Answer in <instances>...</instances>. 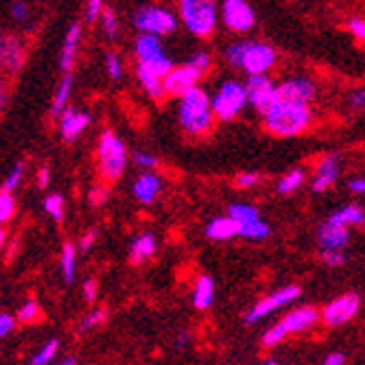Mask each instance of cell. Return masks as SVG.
I'll use <instances>...</instances> for the list:
<instances>
[{
	"mask_svg": "<svg viewBox=\"0 0 365 365\" xmlns=\"http://www.w3.org/2000/svg\"><path fill=\"white\" fill-rule=\"evenodd\" d=\"M313 120V112L304 103H291V101H278L264 114V125L272 134L280 138H291L302 134L309 129Z\"/></svg>",
	"mask_w": 365,
	"mask_h": 365,
	"instance_id": "1",
	"label": "cell"
},
{
	"mask_svg": "<svg viewBox=\"0 0 365 365\" xmlns=\"http://www.w3.org/2000/svg\"><path fill=\"white\" fill-rule=\"evenodd\" d=\"M225 59L235 68L245 71L250 77L267 75V71L276 63V51L262 42H235L225 48Z\"/></svg>",
	"mask_w": 365,
	"mask_h": 365,
	"instance_id": "2",
	"label": "cell"
},
{
	"mask_svg": "<svg viewBox=\"0 0 365 365\" xmlns=\"http://www.w3.org/2000/svg\"><path fill=\"white\" fill-rule=\"evenodd\" d=\"M212 120H215L212 98L202 88H195L186 96H182L180 123L184 131H188L190 136H202L212 127Z\"/></svg>",
	"mask_w": 365,
	"mask_h": 365,
	"instance_id": "3",
	"label": "cell"
},
{
	"mask_svg": "<svg viewBox=\"0 0 365 365\" xmlns=\"http://www.w3.org/2000/svg\"><path fill=\"white\" fill-rule=\"evenodd\" d=\"M217 0H180V20L195 38H208L219 22Z\"/></svg>",
	"mask_w": 365,
	"mask_h": 365,
	"instance_id": "4",
	"label": "cell"
},
{
	"mask_svg": "<svg viewBox=\"0 0 365 365\" xmlns=\"http://www.w3.org/2000/svg\"><path fill=\"white\" fill-rule=\"evenodd\" d=\"M317 322V311L313 307H300V309H293L291 313H287L276 326H272L269 330H264L262 335V346L274 348L278 344H282L287 337L297 335V333H304L309 330L313 324Z\"/></svg>",
	"mask_w": 365,
	"mask_h": 365,
	"instance_id": "5",
	"label": "cell"
},
{
	"mask_svg": "<svg viewBox=\"0 0 365 365\" xmlns=\"http://www.w3.org/2000/svg\"><path fill=\"white\" fill-rule=\"evenodd\" d=\"M98 169L106 180H118L127 167V149L125 143L114 134V131H103L98 138Z\"/></svg>",
	"mask_w": 365,
	"mask_h": 365,
	"instance_id": "6",
	"label": "cell"
},
{
	"mask_svg": "<svg viewBox=\"0 0 365 365\" xmlns=\"http://www.w3.org/2000/svg\"><path fill=\"white\" fill-rule=\"evenodd\" d=\"M247 103H250L247 88L241 81H223L219 90L212 94V110L219 120L237 118Z\"/></svg>",
	"mask_w": 365,
	"mask_h": 365,
	"instance_id": "7",
	"label": "cell"
},
{
	"mask_svg": "<svg viewBox=\"0 0 365 365\" xmlns=\"http://www.w3.org/2000/svg\"><path fill=\"white\" fill-rule=\"evenodd\" d=\"M134 26L145 33V36H167V33H173L178 26V16L173 11H169L167 7L160 5H147L140 7L134 14Z\"/></svg>",
	"mask_w": 365,
	"mask_h": 365,
	"instance_id": "8",
	"label": "cell"
},
{
	"mask_svg": "<svg viewBox=\"0 0 365 365\" xmlns=\"http://www.w3.org/2000/svg\"><path fill=\"white\" fill-rule=\"evenodd\" d=\"M232 219H235L241 227V237L250 239V241H264L272 235L269 223L264 221L258 212V208L250 206V204H232L230 212Z\"/></svg>",
	"mask_w": 365,
	"mask_h": 365,
	"instance_id": "9",
	"label": "cell"
},
{
	"mask_svg": "<svg viewBox=\"0 0 365 365\" xmlns=\"http://www.w3.org/2000/svg\"><path fill=\"white\" fill-rule=\"evenodd\" d=\"M295 297H300V287H295V284L282 287V289L269 293L267 297H262V300H258V302L250 309V313L245 315V322H247V324H256V322L264 319L267 315H272V313H276V311L289 307V304L295 300Z\"/></svg>",
	"mask_w": 365,
	"mask_h": 365,
	"instance_id": "10",
	"label": "cell"
},
{
	"mask_svg": "<svg viewBox=\"0 0 365 365\" xmlns=\"http://www.w3.org/2000/svg\"><path fill=\"white\" fill-rule=\"evenodd\" d=\"M221 18L227 29L237 31V33H245V31L254 29V24H256V14L247 0H223Z\"/></svg>",
	"mask_w": 365,
	"mask_h": 365,
	"instance_id": "11",
	"label": "cell"
},
{
	"mask_svg": "<svg viewBox=\"0 0 365 365\" xmlns=\"http://www.w3.org/2000/svg\"><path fill=\"white\" fill-rule=\"evenodd\" d=\"M245 88H247V96H250V103L262 112L267 114L269 108L274 103H278V94H276V83L267 77V75H254V77H247L245 81Z\"/></svg>",
	"mask_w": 365,
	"mask_h": 365,
	"instance_id": "12",
	"label": "cell"
},
{
	"mask_svg": "<svg viewBox=\"0 0 365 365\" xmlns=\"http://www.w3.org/2000/svg\"><path fill=\"white\" fill-rule=\"evenodd\" d=\"M276 94H278V101L309 106L317 94V86L309 77H291V79H284L282 83H278Z\"/></svg>",
	"mask_w": 365,
	"mask_h": 365,
	"instance_id": "13",
	"label": "cell"
},
{
	"mask_svg": "<svg viewBox=\"0 0 365 365\" xmlns=\"http://www.w3.org/2000/svg\"><path fill=\"white\" fill-rule=\"evenodd\" d=\"M359 307H361L359 295H354V293L341 295L322 311V319H324L326 326H333V328L344 326L346 322H350L359 313Z\"/></svg>",
	"mask_w": 365,
	"mask_h": 365,
	"instance_id": "14",
	"label": "cell"
},
{
	"mask_svg": "<svg viewBox=\"0 0 365 365\" xmlns=\"http://www.w3.org/2000/svg\"><path fill=\"white\" fill-rule=\"evenodd\" d=\"M199 79H202V77H199L188 63L180 66V68H173L167 77H164V92L171 94V96H180L182 98L190 90L197 88Z\"/></svg>",
	"mask_w": 365,
	"mask_h": 365,
	"instance_id": "15",
	"label": "cell"
},
{
	"mask_svg": "<svg viewBox=\"0 0 365 365\" xmlns=\"http://www.w3.org/2000/svg\"><path fill=\"white\" fill-rule=\"evenodd\" d=\"M90 125V116L86 112H79V110H73L68 108L61 118H59V131H61V138L63 143H73L79 138V134Z\"/></svg>",
	"mask_w": 365,
	"mask_h": 365,
	"instance_id": "16",
	"label": "cell"
},
{
	"mask_svg": "<svg viewBox=\"0 0 365 365\" xmlns=\"http://www.w3.org/2000/svg\"><path fill=\"white\" fill-rule=\"evenodd\" d=\"M317 239H319L322 250H344L350 241V227L326 221L319 230Z\"/></svg>",
	"mask_w": 365,
	"mask_h": 365,
	"instance_id": "17",
	"label": "cell"
},
{
	"mask_svg": "<svg viewBox=\"0 0 365 365\" xmlns=\"http://www.w3.org/2000/svg\"><path fill=\"white\" fill-rule=\"evenodd\" d=\"M339 178V158L337 155H326L319 167H317V173H315V180H313V190L315 192H324L333 186Z\"/></svg>",
	"mask_w": 365,
	"mask_h": 365,
	"instance_id": "18",
	"label": "cell"
},
{
	"mask_svg": "<svg viewBox=\"0 0 365 365\" xmlns=\"http://www.w3.org/2000/svg\"><path fill=\"white\" fill-rule=\"evenodd\" d=\"M131 188H134V197L140 204H153L160 195V190H162V180L155 173H143L136 178V182Z\"/></svg>",
	"mask_w": 365,
	"mask_h": 365,
	"instance_id": "19",
	"label": "cell"
},
{
	"mask_svg": "<svg viewBox=\"0 0 365 365\" xmlns=\"http://www.w3.org/2000/svg\"><path fill=\"white\" fill-rule=\"evenodd\" d=\"M79 42H81V24L79 22H73L71 29L66 31V38H63V46H61V71L68 73L75 63V57H77V51H79Z\"/></svg>",
	"mask_w": 365,
	"mask_h": 365,
	"instance_id": "20",
	"label": "cell"
},
{
	"mask_svg": "<svg viewBox=\"0 0 365 365\" xmlns=\"http://www.w3.org/2000/svg\"><path fill=\"white\" fill-rule=\"evenodd\" d=\"M239 235H241V227L230 215L227 217H217L206 225V237L212 239V241H230V239H235Z\"/></svg>",
	"mask_w": 365,
	"mask_h": 365,
	"instance_id": "21",
	"label": "cell"
},
{
	"mask_svg": "<svg viewBox=\"0 0 365 365\" xmlns=\"http://www.w3.org/2000/svg\"><path fill=\"white\" fill-rule=\"evenodd\" d=\"M215 302V280L210 276H199L195 289H192V304L199 311L210 309Z\"/></svg>",
	"mask_w": 365,
	"mask_h": 365,
	"instance_id": "22",
	"label": "cell"
},
{
	"mask_svg": "<svg viewBox=\"0 0 365 365\" xmlns=\"http://www.w3.org/2000/svg\"><path fill=\"white\" fill-rule=\"evenodd\" d=\"M155 247H158V243H155V237L153 235H140V237H136L134 241H131V245H129V258H131V262H145L149 256L155 254Z\"/></svg>",
	"mask_w": 365,
	"mask_h": 365,
	"instance_id": "23",
	"label": "cell"
},
{
	"mask_svg": "<svg viewBox=\"0 0 365 365\" xmlns=\"http://www.w3.org/2000/svg\"><path fill=\"white\" fill-rule=\"evenodd\" d=\"M134 53H136L138 61H145V59H151V57L164 53V48H162V42L158 36H145V33H140L134 44Z\"/></svg>",
	"mask_w": 365,
	"mask_h": 365,
	"instance_id": "24",
	"label": "cell"
},
{
	"mask_svg": "<svg viewBox=\"0 0 365 365\" xmlns=\"http://www.w3.org/2000/svg\"><path fill=\"white\" fill-rule=\"evenodd\" d=\"M328 221H330V223H337V225H346V227H350V225H361V223L365 221V212H363L361 206L350 204V206H344V208H339L337 212L330 215Z\"/></svg>",
	"mask_w": 365,
	"mask_h": 365,
	"instance_id": "25",
	"label": "cell"
},
{
	"mask_svg": "<svg viewBox=\"0 0 365 365\" xmlns=\"http://www.w3.org/2000/svg\"><path fill=\"white\" fill-rule=\"evenodd\" d=\"M71 92H73V77L66 75L55 92V98H53V106H51V114L55 118H61V114L68 110V98H71Z\"/></svg>",
	"mask_w": 365,
	"mask_h": 365,
	"instance_id": "26",
	"label": "cell"
},
{
	"mask_svg": "<svg viewBox=\"0 0 365 365\" xmlns=\"http://www.w3.org/2000/svg\"><path fill=\"white\" fill-rule=\"evenodd\" d=\"M59 264H61V276L66 282H73L77 276V252L73 243H66L61 247V256H59Z\"/></svg>",
	"mask_w": 365,
	"mask_h": 365,
	"instance_id": "27",
	"label": "cell"
},
{
	"mask_svg": "<svg viewBox=\"0 0 365 365\" xmlns=\"http://www.w3.org/2000/svg\"><path fill=\"white\" fill-rule=\"evenodd\" d=\"M3 61L9 71H18L22 63V46L16 38H5L3 40Z\"/></svg>",
	"mask_w": 365,
	"mask_h": 365,
	"instance_id": "28",
	"label": "cell"
},
{
	"mask_svg": "<svg viewBox=\"0 0 365 365\" xmlns=\"http://www.w3.org/2000/svg\"><path fill=\"white\" fill-rule=\"evenodd\" d=\"M138 81L151 98H162L164 94H167L164 92V79L155 77L153 73H149L145 68H138Z\"/></svg>",
	"mask_w": 365,
	"mask_h": 365,
	"instance_id": "29",
	"label": "cell"
},
{
	"mask_svg": "<svg viewBox=\"0 0 365 365\" xmlns=\"http://www.w3.org/2000/svg\"><path fill=\"white\" fill-rule=\"evenodd\" d=\"M304 184V171L302 169H293L287 175L280 178L278 182V192L280 195H291L295 190H300V186Z\"/></svg>",
	"mask_w": 365,
	"mask_h": 365,
	"instance_id": "30",
	"label": "cell"
},
{
	"mask_svg": "<svg viewBox=\"0 0 365 365\" xmlns=\"http://www.w3.org/2000/svg\"><path fill=\"white\" fill-rule=\"evenodd\" d=\"M57 348H59V341L57 339H51L46 341L36 354L31 356V365H51L55 354H57Z\"/></svg>",
	"mask_w": 365,
	"mask_h": 365,
	"instance_id": "31",
	"label": "cell"
},
{
	"mask_svg": "<svg viewBox=\"0 0 365 365\" xmlns=\"http://www.w3.org/2000/svg\"><path fill=\"white\" fill-rule=\"evenodd\" d=\"M44 210L51 219L55 221H61L63 219V199L61 195H48L44 199Z\"/></svg>",
	"mask_w": 365,
	"mask_h": 365,
	"instance_id": "32",
	"label": "cell"
},
{
	"mask_svg": "<svg viewBox=\"0 0 365 365\" xmlns=\"http://www.w3.org/2000/svg\"><path fill=\"white\" fill-rule=\"evenodd\" d=\"M22 178H24V164L18 162V164H14V167H11V171H9V175H7V180L3 184V192H11L14 195V190L22 184Z\"/></svg>",
	"mask_w": 365,
	"mask_h": 365,
	"instance_id": "33",
	"label": "cell"
},
{
	"mask_svg": "<svg viewBox=\"0 0 365 365\" xmlns=\"http://www.w3.org/2000/svg\"><path fill=\"white\" fill-rule=\"evenodd\" d=\"M210 63H212V59H210V55L208 53H195L190 59H188V66L190 68L199 75V77H204L208 71H210Z\"/></svg>",
	"mask_w": 365,
	"mask_h": 365,
	"instance_id": "34",
	"label": "cell"
},
{
	"mask_svg": "<svg viewBox=\"0 0 365 365\" xmlns=\"http://www.w3.org/2000/svg\"><path fill=\"white\" fill-rule=\"evenodd\" d=\"M101 24H103V31H106V38L108 40H114L116 33H118V16L114 14V9H103L101 14Z\"/></svg>",
	"mask_w": 365,
	"mask_h": 365,
	"instance_id": "35",
	"label": "cell"
},
{
	"mask_svg": "<svg viewBox=\"0 0 365 365\" xmlns=\"http://www.w3.org/2000/svg\"><path fill=\"white\" fill-rule=\"evenodd\" d=\"M18 322H22V324H31V322H36L38 317H40V307H38V302L36 300H26L20 309H18Z\"/></svg>",
	"mask_w": 365,
	"mask_h": 365,
	"instance_id": "36",
	"label": "cell"
},
{
	"mask_svg": "<svg viewBox=\"0 0 365 365\" xmlns=\"http://www.w3.org/2000/svg\"><path fill=\"white\" fill-rule=\"evenodd\" d=\"M14 212H16V199H14V195L11 192H3V195H0V221L9 223Z\"/></svg>",
	"mask_w": 365,
	"mask_h": 365,
	"instance_id": "37",
	"label": "cell"
},
{
	"mask_svg": "<svg viewBox=\"0 0 365 365\" xmlns=\"http://www.w3.org/2000/svg\"><path fill=\"white\" fill-rule=\"evenodd\" d=\"M106 317H108V311H106V309H94V311H90V313L79 322V330H90V328H94V326L101 324Z\"/></svg>",
	"mask_w": 365,
	"mask_h": 365,
	"instance_id": "38",
	"label": "cell"
},
{
	"mask_svg": "<svg viewBox=\"0 0 365 365\" xmlns=\"http://www.w3.org/2000/svg\"><path fill=\"white\" fill-rule=\"evenodd\" d=\"M322 262L328 267H341L346 264V254L344 250H322Z\"/></svg>",
	"mask_w": 365,
	"mask_h": 365,
	"instance_id": "39",
	"label": "cell"
},
{
	"mask_svg": "<svg viewBox=\"0 0 365 365\" xmlns=\"http://www.w3.org/2000/svg\"><path fill=\"white\" fill-rule=\"evenodd\" d=\"M134 162H136V167L138 169H143V171H151V169H155V164H158V160H155V155H151V153H147V151H136L134 153Z\"/></svg>",
	"mask_w": 365,
	"mask_h": 365,
	"instance_id": "40",
	"label": "cell"
},
{
	"mask_svg": "<svg viewBox=\"0 0 365 365\" xmlns=\"http://www.w3.org/2000/svg\"><path fill=\"white\" fill-rule=\"evenodd\" d=\"M106 68H108V75L112 79H120L123 77V63H120V59H118L116 53H108V57H106Z\"/></svg>",
	"mask_w": 365,
	"mask_h": 365,
	"instance_id": "41",
	"label": "cell"
},
{
	"mask_svg": "<svg viewBox=\"0 0 365 365\" xmlns=\"http://www.w3.org/2000/svg\"><path fill=\"white\" fill-rule=\"evenodd\" d=\"M16 319L18 317H14L11 313L0 315V337H7V335L14 333V330H16Z\"/></svg>",
	"mask_w": 365,
	"mask_h": 365,
	"instance_id": "42",
	"label": "cell"
},
{
	"mask_svg": "<svg viewBox=\"0 0 365 365\" xmlns=\"http://www.w3.org/2000/svg\"><path fill=\"white\" fill-rule=\"evenodd\" d=\"M90 202H92L94 206H103V204L108 202V188H106L103 184L92 186V190H90Z\"/></svg>",
	"mask_w": 365,
	"mask_h": 365,
	"instance_id": "43",
	"label": "cell"
},
{
	"mask_svg": "<svg viewBox=\"0 0 365 365\" xmlns=\"http://www.w3.org/2000/svg\"><path fill=\"white\" fill-rule=\"evenodd\" d=\"M101 14H103V0H88V5H86V20L88 22H94Z\"/></svg>",
	"mask_w": 365,
	"mask_h": 365,
	"instance_id": "44",
	"label": "cell"
},
{
	"mask_svg": "<svg viewBox=\"0 0 365 365\" xmlns=\"http://www.w3.org/2000/svg\"><path fill=\"white\" fill-rule=\"evenodd\" d=\"M348 106L356 112H363L365 110V90H354L348 96Z\"/></svg>",
	"mask_w": 365,
	"mask_h": 365,
	"instance_id": "45",
	"label": "cell"
},
{
	"mask_svg": "<svg viewBox=\"0 0 365 365\" xmlns=\"http://www.w3.org/2000/svg\"><path fill=\"white\" fill-rule=\"evenodd\" d=\"M348 29H350V33H352L356 40H363L365 42V20L363 18H352L348 22Z\"/></svg>",
	"mask_w": 365,
	"mask_h": 365,
	"instance_id": "46",
	"label": "cell"
},
{
	"mask_svg": "<svg viewBox=\"0 0 365 365\" xmlns=\"http://www.w3.org/2000/svg\"><path fill=\"white\" fill-rule=\"evenodd\" d=\"M9 11H11V16L16 18V20H26V16H29V5L26 3H22V0H14L11 3V7H9Z\"/></svg>",
	"mask_w": 365,
	"mask_h": 365,
	"instance_id": "47",
	"label": "cell"
},
{
	"mask_svg": "<svg viewBox=\"0 0 365 365\" xmlns=\"http://www.w3.org/2000/svg\"><path fill=\"white\" fill-rule=\"evenodd\" d=\"M258 173H252V171H247V173H241L239 178H237V184L241 186V188H252V186H256L258 184Z\"/></svg>",
	"mask_w": 365,
	"mask_h": 365,
	"instance_id": "48",
	"label": "cell"
},
{
	"mask_svg": "<svg viewBox=\"0 0 365 365\" xmlns=\"http://www.w3.org/2000/svg\"><path fill=\"white\" fill-rule=\"evenodd\" d=\"M83 295H86L88 302H94V297H96V282L94 280H86L83 282Z\"/></svg>",
	"mask_w": 365,
	"mask_h": 365,
	"instance_id": "49",
	"label": "cell"
},
{
	"mask_svg": "<svg viewBox=\"0 0 365 365\" xmlns=\"http://www.w3.org/2000/svg\"><path fill=\"white\" fill-rule=\"evenodd\" d=\"M344 363H346V356L341 352H333L322 361V365H344Z\"/></svg>",
	"mask_w": 365,
	"mask_h": 365,
	"instance_id": "50",
	"label": "cell"
},
{
	"mask_svg": "<svg viewBox=\"0 0 365 365\" xmlns=\"http://www.w3.org/2000/svg\"><path fill=\"white\" fill-rule=\"evenodd\" d=\"M48 182H51V171H48V167H42V169L38 171V186H40V188H46Z\"/></svg>",
	"mask_w": 365,
	"mask_h": 365,
	"instance_id": "51",
	"label": "cell"
},
{
	"mask_svg": "<svg viewBox=\"0 0 365 365\" xmlns=\"http://www.w3.org/2000/svg\"><path fill=\"white\" fill-rule=\"evenodd\" d=\"M348 186L352 192H365V178H354V180H350Z\"/></svg>",
	"mask_w": 365,
	"mask_h": 365,
	"instance_id": "52",
	"label": "cell"
},
{
	"mask_svg": "<svg viewBox=\"0 0 365 365\" xmlns=\"http://www.w3.org/2000/svg\"><path fill=\"white\" fill-rule=\"evenodd\" d=\"M94 239H96V232H94V230L86 232V237L81 239V250H90L92 243H94Z\"/></svg>",
	"mask_w": 365,
	"mask_h": 365,
	"instance_id": "53",
	"label": "cell"
},
{
	"mask_svg": "<svg viewBox=\"0 0 365 365\" xmlns=\"http://www.w3.org/2000/svg\"><path fill=\"white\" fill-rule=\"evenodd\" d=\"M55 365H77V361H75L73 356H68V359H63V361H59V363H55Z\"/></svg>",
	"mask_w": 365,
	"mask_h": 365,
	"instance_id": "54",
	"label": "cell"
},
{
	"mask_svg": "<svg viewBox=\"0 0 365 365\" xmlns=\"http://www.w3.org/2000/svg\"><path fill=\"white\" fill-rule=\"evenodd\" d=\"M262 365H278L276 361H267V363H262Z\"/></svg>",
	"mask_w": 365,
	"mask_h": 365,
	"instance_id": "55",
	"label": "cell"
}]
</instances>
